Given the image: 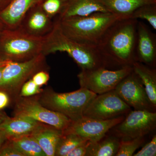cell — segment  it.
Wrapping results in <instances>:
<instances>
[{"label":"cell","instance_id":"cell-2","mask_svg":"<svg viewBox=\"0 0 156 156\" xmlns=\"http://www.w3.org/2000/svg\"><path fill=\"white\" fill-rule=\"evenodd\" d=\"M63 34L79 44L96 48L111 26L124 19L110 12H98L86 16L56 18Z\"/></svg>","mask_w":156,"mask_h":156},{"label":"cell","instance_id":"cell-36","mask_svg":"<svg viewBox=\"0 0 156 156\" xmlns=\"http://www.w3.org/2000/svg\"><path fill=\"white\" fill-rule=\"evenodd\" d=\"M2 62V64L0 65V81H1L2 76L3 69H4V67H5V66L7 61Z\"/></svg>","mask_w":156,"mask_h":156},{"label":"cell","instance_id":"cell-29","mask_svg":"<svg viewBox=\"0 0 156 156\" xmlns=\"http://www.w3.org/2000/svg\"><path fill=\"white\" fill-rule=\"evenodd\" d=\"M0 156H23L8 139L0 148Z\"/></svg>","mask_w":156,"mask_h":156},{"label":"cell","instance_id":"cell-6","mask_svg":"<svg viewBox=\"0 0 156 156\" xmlns=\"http://www.w3.org/2000/svg\"><path fill=\"white\" fill-rule=\"evenodd\" d=\"M46 56L40 54L28 61H7L0 81V89L9 92L14 100L23 84L38 72L48 69Z\"/></svg>","mask_w":156,"mask_h":156},{"label":"cell","instance_id":"cell-18","mask_svg":"<svg viewBox=\"0 0 156 156\" xmlns=\"http://www.w3.org/2000/svg\"><path fill=\"white\" fill-rule=\"evenodd\" d=\"M98 12H108L99 0H68L62 13L56 17L86 16Z\"/></svg>","mask_w":156,"mask_h":156},{"label":"cell","instance_id":"cell-7","mask_svg":"<svg viewBox=\"0 0 156 156\" xmlns=\"http://www.w3.org/2000/svg\"><path fill=\"white\" fill-rule=\"evenodd\" d=\"M14 116L29 117L64 131L71 120L65 115L50 110L39 102L37 95L30 97L18 96L14 99Z\"/></svg>","mask_w":156,"mask_h":156},{"label":"cell","instance_id":"cell-26","mask_svg":"<svg viewBox=\"0 0 156 156\" xmlns=\"http://www.w3.org/2000/svg\"><path fill=\"white\" fill-rule=\"evenodd\" d=\"M143 137L129 140H122L115 156H131L144 142Z\"/></svg>","mask_w":156,"mask_h":156},{"label":"cell","instance_id":"cell-11","mask_svg":"<svg viewBox=\"0 0 156 156\" xmlns=\"http://www.w3.org/2000/svg\"><path fill=\"white\" fill-rule=\"evenodd\" d=\"M156 113L147 110L131 112L117 125L116 130L122 140L143 137L155 127Z\"/></svg>","mask_w":156,"mask_h":156},{"label":"cell","instance_id":"cell-35","mask_svg":"<svg viewBox=\"0 0 156 156\" xmlns=\"http://www.w3.org/2000/svg\"><path fill=\"white\" fill-rule=\"evenodd\" d=\"M8 117V115L3 111H0V125L4 122Z\"/></svg>","mask_w":156,"mask_h":156},{"label":"cell","instance_id":"cell-17","mask_svg":"<svg viewBox=\"0 0 156 156\" xmlns=\"http://www.w3.org/2000/svg\"><path fill=\"white\" fill-rule=\"evenodd\" d=\"M41 123L29 117L8 116L0 125V129L10 139L31 134Z\"/></svg>","mask_w":156,"mask_h":156},{"label":"cell","instance_id":"cell-25","mask_svg":"<svg viewBox=\"0 0 156 156\" xmlns=\"http://www.w3.org/2000/svg\"><path fill=\"white\" fill-rule=\"evenodd\" d=\"M67 1L68 0H41L39 4L46 14L53 19L61 14Z\"/></svg>","mask_w":156,"mask_h":156},{"label":"cell","instance_id":"cell-24","mask_svg":"<svg viewBox=\"0 0 156 156\" xmlns=\"http://www.w3.org/2000/svg\"><path fill=\"white\" fill-rule=\"evenodd\" d=\"M131 18L145 20L155 30H156V4H147L136 9Z\"/></svg>","mask_w":156,"mask_h":156},{"label":"cell","instance_id":"cell-19","mask_svg":"<svg viewBox=\"0 0 156 156\" xmlns=\"http://www.w3.org/2000/svg\"><path fill=\"white\" fill-rule=\"evenodd\" d=\"M108 12L124 19L131 18L134 11L140 6L156 4V0H99Z\"/></svg>","mask_w":156,"mask_h":156},{"label":"cell","instance_id":"cell-32","mask_svg":"<svg viewBox=\"0 0 156 156\" xmlns=\"http://www.w3.org/2000/svg\"><path fill=\"white\" fill-rule=\"evenodd\" d=\"M14 100L10 94L2 89H0V111H3L10 105Z\"/></svg>","mask_w":156,"mask_h":156},{"label":"cell","instance_id":"cell-10","mask_svg":"<svg viewBox=\"0 0 156 156\" xmlns=\"http://www.w3.org/2000/svg\"><path fill=\"white\" fill-rule=\"evenodd\" d=\"M123 120L122 117L100 120L83 116L77 120L72 121L69 126L62 131V134H75L92 143L96 142L102 139L110 129L119 125Z\"/></svg>","mask_w":156,"mask_h":156},{"label":"cell","instance_id":"cell-14","mask_svg":"<svg viewBox=\"0 0 156 156\" xmlns=\"http://www.w3.org/2000/svg\"><path fill=\"white\" fill-rule=\"evenodd\" d=\"M136 62L154 66L156 58V37L144 23L138 20L135 53Z\"/></svg>","mask_w":156,"mask_h":156},{"label":"cell","instance_id":"cell-13","mask_svg":"<svg viewBox=\"0 0 156 156\" xmlns=\"http://www.w3.org/2000/svg\"><path fill=\"white\" fill-rule=\"evenodd\" d=\"M54 21L43 11L39 3L27 12L18 29L33 36L44 37L53 29Z\"/></svg>","mask_w":156,"mask_h":156},{"label":"cell","instance_id":"cell-34","mask_svg":"<svg viewBox=\"0 0 156 156\" xmlns=\"http://www.w3.org/2000/svg\"><path fill=\"white\" fill-rule=\"evenodd\" d=\"M12 0H0V11L8 5Z\"/></svg>","mask_w":156,"mask_h":156},{"label":"cell","instance_id":"cell-5","mask_svg":"<svg viewBox=\"0 0 156 156\" xmlns=\"http://www.w3.org/2000/svg\"><path fill=\"white\" fill-rule=\"evenodd\" d=\"M97 94L86 88L67 93H57L50 88L37 95L39 102L53 111L66 116L72 121L83 117L85 108Z\"/></svg>","mask_w":156,"mask_h":156},{"label":"cell","instance_id":"cell-33","mask_svg":"<svg viewBox=\"0 0 156 156\" xmlns=\"http://www.w3.org/2000/svg\"><path fill=\"white\" fill-rule=\"evenodd\" d=\"M8 140L5 133L0 129V148Z\"/></svg>","mask_w":156,"mask_h":156},{"label":"cell","instance_id":"cell-9","mask_svg":"<svg viewBox=\"0 0 156 156\" xmlns=\"http://www.w3.org/2000/svg\"><path fill=\"white\" fill-rule=\"evenodd\" d=\"M130 110L114 90L97 95L84 110L83 116L100 120L113 119Z\"/></svg>","mask_w":156,"mask_h":156},{"label":"cell","instance_id":"cell-31","mask_svg":"<svg viewBox=\"0 0 156 156\" xmlns=\"http://www.w3.org/2000/svg\"><path fill=\"white\" fill-rule=\"evenodd\" d=\"M92 142L89 140L83 143L73 150L69 152L66 156H86L87 148Z\"/></svg>","mask_w":156,"mask_h":156},{"label":"cell","instance_id":"cell-1","mask_svg":"<svg viewBox=\"0 0 156 156\" xmlns=\"http://www.w3.org/2000/svg\"><path fill=\"white\" fill-rule=\"evenodd\" d=\"M138 22L132 18L120 19L109 27L96 47L104 67L132 66L136 62Z\"/></svg>","mask_w":156,"mask_h":156},{"label":"cell","instance_id":"cell-3","mask_svg":"<svg viewBox=\"0 0 156 156\" xmlns=\"http://www.w3.org/2000/svg\"><path fill=\"white\" fill-rule=\"evenodd\" d=\"M53 29L44 38L42 54L45 56L57 52H65L82 70L104 67L97 48L79 44L66 36L55 18Z\"/></svg>","mask_w":156,"mask_h":156},{"label":"cell","instance_id":"cell-28","mask_svg":"<svg viewBox=\"0 0 156 156\" xmlns=\"http://www.w3.org/2000/svg\"><path fill=\"white\" fill-rule=\"evenodd\" d=\"M156 154V135L153 137L151 140L134 155V156H154Z\"/></svg>","mask_w":156,"mask_h":156},{"label":"cell","instance_id":"cell-22","mask_svg":"<svg viewBox=\"0 0 156 156\" xmlns=\"http://www.w3.org/2000/svg\"><path fill=\"white\" fill-rule=\"evenodd\" d=\"M120 142L116 139L109 138L101 140L94 143H91L87 148L86 156H112L116 155Z\"/></svg>","mask_w":156,"mask_h":156},{"label":"cell","instance_id":"cell-20","mask_svg":"<svg viewBox=\"0 0 156 156\" xmlns=\"http://www.w3.org/2000/svg\"><path fill=\"white\" fill-rule=\"evenodd\" d=\"M134 73L139 77L144 86L146 92L149 100L154 106L156 105V73L155 70L146 65L135 62L132 65Z\"/></svg>","mask_w":156,"mask_h":156},{"label":"cell","instance_id":"cell-37","mask_svg":"<svg viewBox=\"0 0 156 156\" xmlns=\"http://www.w3.org/2000/svg\"><path fill=\"white\" fill-rule=\"evenodd\" d=\"M3 25L4 26L2 23V21H1V20H0V37H1V34H2V32L3 31L2 30Z\"/></svg>","mask_w":156,"mask_h":156},{"label":"cell","instance_id":"cell-23","mask_svg":"<svg viewBox=\"0 0 156 156\" xmlns=\"http://www.w3.org/2000/svg\"><path fill=\"white\" fill-rule=\"evenodd\" d=\"M87 140L75 134H62L56 147L55 156H66L74 148Z\"/></svg>","mask_w":156,"mask_h":156},{"label":"cell","instance_id":"cell-21","mask_svg":"<svg viewBox=\"0 0 156 156\" xmlns=\"http://www.w3.org/2000/svg\"><path fill=\"white\" fill-rule=\"evenodd\" d=\"M9 140L23 156H46L37 140L30 134Z\"/></svg>","mask_w":156,"mask_h":156},{"label":"cell","instance_id":"cell-30","mask_svg":"<svg viewBox=\"0 0 156 156\" xmlns=\"http://www.w3.org/2000/svg\"><path fill=\"white\" fill-rule=\"evenodd\" d=\"M31 79L35 83L41 87L48 83L50 80V75L46 70H41L36 73Z\"/></svg>","mask_w":156,"mask_h":156},{"label":"cell","instance_id":"cell-8","mask_svg":"<svg viewBox=\"0 0 156 156\" xmlns=\"http://www.w3.org/2000/svg\"><path fill=\"white\" fill-rule=\"evenodd\" d=\"M132 71V66H126L114 70L101 66L82 70L78 77L81 88L100 95L114 90L119 83Z\"/></svg>","mask_w":156,"mask_h":156},{"label":"cell","instance_id":"cell-4","mask_svg":"<svg viewBox=\"0 0 156 156\" xmlns=\"http://www.w3.org/2000/svg\"><path fill=\"white\" fill-rule=\"evenodd\" d=\"M44 37L30 35L19 29H5L0 37V62H22L42 53Z\"/></svg>","mask_w":156,"mask_h":156},{"label":"cell","instance_id":"cell-15","mask_svg":"<svg viewBox=\"0 0 156 156\" xmlns=\"http://www.w3.org/2000/svg\"><path fill=\"white\" fill-rule=\"evenodd\" d=\"M41 0H12L0 11V20L6 29L18 28L21 20L28 10Z\"/></svg>","mask_w":156,"mask_h":156},{"label":"cell","instance_id":"cell-12","mask_svg":"<svg viewBox=\"0 0 156 156\" xmlns=\"http://www.w3.org/2000/svg\"><path fill=\"white\" fill-rule=\"evenodd\" d=\"M143 85L139 77L133 70L119 83L115 90L129 106L136 110H148L151 105Z\"/></svg>","mask_w":156,"mask_h":156},{"label":"cell","instance_id":"cell-38","mask_svg":"<svg viewBox=\"0 0 156 156\" xmlns=\"http://www.w3.org/2000/svg\"><path fill=\"white\" fill-rule=\"evenodd\" d=\"M2 62H0V65L2 64Z\"/></svg>","mask_w":156,"mask_h":156},{"label":"cell","instance_id":"cell-16","mask_svg":"<svg viewBox=\"0 0 156 156\" xmlns=\"http://www.w3.org/2000/svg\"><path fill=\"white\" fill-rule=\"evenodd\" d=\"M30 134L37 140L46 156H55L57 144L62 135V131L41 123Z\"/></svg>","mask_w":156,"mask_h":156},{"label":"cell","instance_id":"cell-27","mask_svg":"<svg viewBox=\"0 0 156 156\" xmlns=\"http://www.w3.org/2000/svg\"><path fill=\"white\" fill-rule=\"evenodd\" d=\"M44 89L35 83L31 78L23 85L19 95L20 97H30L41 94Z\"/></svg>","mask_w":156,"mask_h":156}]
</instances>
